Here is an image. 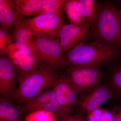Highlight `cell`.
I'll use <instances>...</instances> for the list:
<instances>
[{"label": "cell", "instance_id": "cell-7", "mask_svg": "<svg viewBox=\"0 0 121 121\" xmlns=\"http://www.w3.org/2000/svg\"><path fill=\"white\" fill-rule=\"evenodd\" d=\"M67 78L77 94L97 86L101 78L98 67H68Z\"/></svg>", "mask_w": 121, "mask_h": 121}, {"label": "cell", "instance_id": "cell-11", "mask_svg": "<svg viewBox=\"0 0 121 121\" xmlns=\"http://www.w3.org/2000/svg\"><path fill=\"white\" fill-rule=\"evenodd\" d=\"M53 89L61 108L69 116L77 104L78 94L67 78L64 76L60 77Z\"/></svg>", "mask_w": 121, "mask_h": 121}, {"label": "cell", "instance_id": "cell-5", "mask_svg": "<svg viewBox=\"0 0 121 121\" xmlns=\"http://www.w3.org/2000/svg\"><path fill=\"white\" fill-rule=\"evenodd\" d=\"M62 13L45 14L24 20L25 25L32 36L36 38L56 39L64 25Z\"/></svg>", "mask_w": 121, "mask_h": 121}, {"label": "cell", "instance_id": "cell-25", "mask_svg": "<svg viewBox=\"0 0 121 121\" xmlns=\"http://www.w3.org/2000/svg\"><path fill=\"white\" fill-rule=\"evenodd\" d=\"M59 121H85L80 116H75L73 117H68L60 118Z\"/></svg>", "mask_w": 121, "mask_h": 121}, {"label": "cell", "instance_id": "cell-28", "mask_svg": "<svg viewBox=\"0 0 121 121\" xmlns=\"http://www.w3.org/2000/svg\"><path fill=\"white\" fill-rule=\"evenodd\" d=\"M119 2H120V4H121V0L119 1Z\"/></svg>", "mask_w": 121, "mask_h": 121}, {"label": "cell", "instance_id": "cell-10", "mask_svg": "<svg viewBox=\"0 0 121 121\" xmlns=\"http://www.w3.org/2000/svg\"><path fill=\"white\" fill-rule=\"evenodd\" d=\"M7 55L17 70L19 82L37 70L35 59L20 51L13 43L8 46Z\"/></svg>", "mask_w": 121, "mask_h": 121}, {"label": "cell", "instance_id": "cell-1", "mask_svg": "<svg viewBox=\"0 0 121 121\" xmlns=\"http://www.w3.org/2000/svg\"><path fill=\"white\" fill-rule=\"evenodd\" d=\"M115 7L106 4L100 7L91 26L90 37L101 45L121 48V24Z\"/></svg>", "mask_w": 121, "mask_h": 121}, {"label": "cell", "instance_id": "cell-16", "mask_svg": "<svg viewBox=\"0 0 121 121\" xmlns=\"http://www.w3.org/2000/svg\"><path fill=\"white\" fill-rule=\"evenodd\" d=\"M62 9L70 24L78 26L86 25L81 14L78 0H66L63 5Z\"/></svg>", "mask_w": 121, "mask_h": 121}, {"label": "cell", "instance_id": "cell-15", "mask_svg": "<svg viewBox=\"0 0 121 121\" xmlns=\"http://www.w3.org/2000/svg\"><path fill=\"white\" fill-rule=\"evenodd\" d=\"M20 108L6 98H0V121H24Z\"/></svg>", "mask_w": 121, "mask_h": 121}, {"label": "cell", "instance_id": "cell-17", "mask_svg": "<svg viewBox=\"0 0 121 121\" xmlns=\"http://www.w3.org/2000/svg\"><path fill=\"white\" fill-rule=\"evenodd\" d=\"M78 3L85 24L91 25L97 16V2L93 0H78Z\"/></svg>", "mask_w": 121, "mask_h": 121}, {"label": "cell", "instance_id": "cell-26", "mask_svg": "<svg viewBox=\"0 0 121 121\" xmlns=\"http://www.w3.org/2000/svg\"><path fill=\"white\" fill-rule=\"evenodd\" d=\"M113 113V121H121V108Z\"/></svg>", "mask_w": 121, "mask_h": 121}, {"label": "cell", "instance_id": "cell-24", "mask_svg": "<svg viewBox=\"0 0 121 121\" xmlns=\"http://www.w3.org/2000/svg\"><path fill=\"white\" fill-rule=\"evenodd\" d=\"M113 113L105 109L99 121H113Z\"/></svg>", "mask_w": 121, "mask_h": 121}, {"label": "cell", "instance_id": "cell-3", "mask_svg": "<svg viewBox=\"0 0 121 121\" xmlns=\"http://www.w3.org/2000/svg\"><path fill=\"white\" fill-rule=\"evenodd\" d=\"M60 77L57 73L37 70L19 81V86L11 101L21 104L33 99L53 87Z\"/></svg>", "mask_w": 121, "mask_h": 121}, {"label": "cell", "instance_id": "cell-20", "mask_svg": "<svg viewBox=\"0 0 121 121\" xmlns=\"http://www.w3.org/2000/svg\"><path fill=\"white\" fill-rule=\"evenodd\" d=\"M58 118L52 113L39 111L26 115L24 121H56Z\"/></svg>", "mask_w": 121, "mask_h": 121}, {"label": "cell", "instance_id": "cell-23", "mask_svg": "<svg viewBox=\"0 0 121 121\" xmlns=\"http://www.w3.org/2000/svg\"><path fill=\"white\" fill-rule=\"evenodd\" d=\"M104 110L99 107L92 111L87 114V121H99Z\"/></svg>", "mask_w": 121, "mask_h": 121}, {"label": "cell", "instance_id": "cell-9", "mask_svg": "<svg viewBox=\"0 0 121 121\" xmlns=\"http://www.w3.org/2000/svg\"><path fill=\"white\" fill-rule=\"evenodd\" d=\"M17 70L8 55L0 56V93L1 97L11 100L16 91Z\"/></svg>", "mask_w": 121, "mask_h": 121}, {"label": "cell", "instance_id": "cell-14", "mask_svg": "<svg viewBox=\"0 0 121 121\" xmlns=\"http://www.w3.org/2000/svg\"><path fill=\"white\" fill-rule=\"evenodd\" d=\"M20 14L13 0H0V23L1 27L8 31Z\"/></svg>", "mask_w": 121, "mask_h": 121}, {"label": "cell", "instance_id": "cell-13", "mask_svg": "<svg viewBox=\"0 0 121 121\" xmlns=\"http://www.w3.org/2000/svg\"><path fill=\"white\" fill-rule=\"evenodd\" d=\"M112 94V92L104 86L95 87L81 102L80 112L87 114L99 108L102 104L110 99Z\"/></svg>", "mask_w": 121, "mask_h": 121}, {"label": "cell", "instance_id": "cell-8", "mask_svg": "<svg viewBox=\"0 0 121 121\" xmlns=\"http://www.w3.org/2000/svg\"><path fill=\"white\" fill-rule=\"evenodd\" d=\"M91 25L78 26L64 24L61 28L56 39L59 43L62 53L67 52L76 43L85 42L90 37Z\"/></svg>", "mask_w": 121, "mask_h": 121}, {"label": "cell", "instance_id": "cell-22", "mask_svg": "<svg viewBox=\"0 0 121 121\" xmlns=\"http://www.w3.org/2000/svg\"><path fill=\"white\" fill-rule=\"evenodd\" d=\"M111 81L115 87L121 92V66L117 68L113 73Z\"/></svg>", "mask_w": 121, "mask_h": 121}, {"label": "cell", "instance_id": "cell-12", "mask_svg": "<svg viewBox=\"0 0 121 121\" xmlns=\"http://www.w3.org/2000/svg\"><path fill=\"white\" fill-rule=\"evenodd\" d=\"M23 16L20 14L14 26L13 33V43L19 51L35 57L33 36L25 25Z\"/></svg>", "mask_w": 121, "mask_h": 121}, {"label": "cell", "instance_id": "cell-4", "mask_svg": "<svg viewBox=\"0 0 121 121\" xmlns=\"http://www.w3.org/2000/svg\"><path fill=\"white\" fill-rule=\"evenodd\" d=\"M35 57L39 70L57 73L64 66L62 52L56 39L33 36Z\"/></svg>", "mask_w": 121, "mask_h": 121}, {"label": "cell", "instance_id": "cell-27", "mask_svg": "<svg viewBox=\"0 0 121 121\" xmlns=\"http://www.w3.org/2000/svg\"><path fill=\"white\" fill-rule=\"evenodd\" d=\"M117 13L119 21L121 24V9L119 11H118Z\"/></svg>", "mask_w": 121, "mask_h": 121}, {"label": "cell", "instance_id": "cell-19", "mask_svg": "<svg viewBox=\"0 0 121 121\" xmlns=\"http://www.w3.org/2000/svg\"><path fill=\"white\" fill-rule=\"evenodd\" d=\"M66 0H43L41 5L35 17L45 14L61 13L63 5Z\"/></svg>", "mask_w": 121, "mask_h": 121}, {"label": "cell", "instance_id": "cell-2", "mask_svg": "<svg viewBox=\"0 0 121 121\" xmlns=\"http://www.w3.org/2000/svg\"><path fill=\"white\" fill-rule=\"evenodd\" d=\"M117 53V49L94 41L81 42L63 56L64 66L98 67L112 59Z\"/></svg>", "mask_w": 121, "mask_h": 121}, {"label": "cell", "instance_id": "cell-6", "mask_svg": "<svg viewBox=\"0 0 121 121\" xmlns=\"http://www.w3.org/2000/svg\"><path fill=\"white\" fill-rule=\"evenodd\" d=\"M21 104L19 108L23 115L44 111L52 113L59 119L69 116L61 108L53 87Z\"/></svg>", "mask_w": 121, "mask_h": 121}, {"label": "cell", "instance_id": "cell-18", "mask_svg": "<svg viewBox=\"0 0 121 121\" xmlns=\"http://www.w3.org/2000/svg\"><path fill=\"white\" fill-rule=\"evenodd\" d=\"M43 0H13L19 13L23 16L35 15L39 11Z\"/></svg>", "mask_w": 121, "mask_h": 121}, {"label": "cell", "instance_id": "cell-21", "mask_svg": "<svg viewBox=\"0 0 121 121\" xmlns=\"http://www.w3.org/2000/svg\"><path fill=\"white\" fill-rule=\"evenodd\" d=\"M13 43V38L8 31L0 27V54L7 55L8 46Z\"/></svg>", "mask_w": 121, "mask_h": 121}]
</instances>
